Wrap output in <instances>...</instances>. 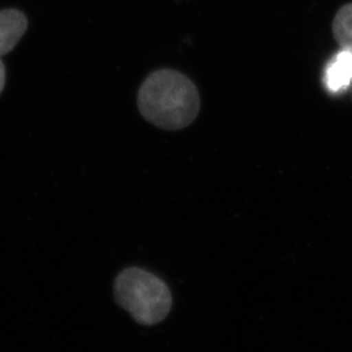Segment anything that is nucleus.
<instances>
[{
  "label": "nucleus",
  "mask_w": 352,
  "mask_h": 352,
  "mask_svg": "<svg viewBox=\"0 0 352 352\" xmlns=\"http://www.w3.org/2000/svg\"><path fill=\"white\" fill-rule=\"evenodd\" d=\"M5 65L3 62L0 60V93L3 91V87H5Z\"/></svg>",
  "instance_id": "6"
},
{
  "label": "nucleus",
  "mask_w": 352,
  "mask_h": 352,
  "mask_svg": "<svg viewBox=\"0 0 352 352\" xmlns=\"http://www.w3.org/2000/svg\"><path fill=\"white\" fill-rule=\"evenodd\" d=\"M333 34L343 51L352 53V3H348L336 14Z\"/></svg>",
  "instance_id": "5"
},
{
  "label": "nucleus",
  "mask_w": 352,
  "mask_h": 352,
  "mask_svg": "<svg viewBox=\"0 0 352 352\" xmlns=\"http://www.w3.org/2000/svg\"><path fill=\"white\" fill-rule=\"evenodd\" d=\"M140 112L160 129L177 131L189 126L200 109L196 85L173 69H160L146 77L138 95Z\"/></svg>",
  "instance_id": "1"
},
{
  "label": "nucleus",
  "mask_w": 352,
  "mask_h": 352,
  "mask_svg": "<svg viewBox=\"0 0 352 352\" xmlns=\"http://www.w3.org/2000/svg\"><path fill=\"white\" fill-rule=\"evenodd\" d=\"M324 82L332 93L343 91L352 82V53L341 50L325 69Z\"/></svg>",
  "instance_id": "4"
},
{
  "label": "nucleus",
  "mask_w": 352,
  "mask_h": 352,
  "mask_svg": "<svg viewBox=\"0 0 352 352\" xmlns=\"http://www.w3.org/2000/svg\"><path fill=\"white\" fill-rule=\"evenodd\" d=\"M27 28V17L20 10H0V56L13 51Z\"/></svg>",
  "instance_id": "3"
},
{
  "label": "nucleus",
  "mask_w": 352,
  "mask_h": 352,
  "mask_svg": "<svg viewBox=\"0 0 352 352\" xmlns=\"http://www.w3.org/2000/svg\"><path fill=\"white\" fill-rule=\"evenodd\" d=\"M113 295L117 305L143 326L163 322L173 305L166 283L141 267L124 269L116 277Z\"/></svg>",
  "instance_id": "2"
}]
</instances>
